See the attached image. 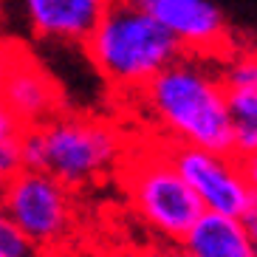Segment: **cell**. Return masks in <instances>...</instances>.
I'll return each instance as SVG.
<instances>
[{
    "label": "cell",
    "mask_w": 257,
    "mask_h": 257,
    "mask_svg": "<svg viewBox=\"0 0 257 257\" xmlns=\"http://www.w3.org/2000/svg\"><path fill=\"white\" fill-rule=\"evenodd\" d=\"M130 147L119 124L62 107L51 119L26 127L23 167L48 173L71 189H85L119 173Z\"/></svg>",
    "instance_id": "2"
},
{
    "label": "cell",
    "mask_w": 257,
    "mask_h": 257,
    "mask_svg": "<svg viewBox=\"0 0 257 257\" xmlns=\"http://www.w3.org/2000/svg\"><path fill=\"white\" fill-rule=\"evenodd\" d=\"M82 48L102 79L127 93H136L164 65L184 54L178 40L130 0L107 3Z\"/></svg>",
    "instance_id": "3"
},
{
    "label": "cell",
    "mask_w": 257,
    "mask_h": 257,
    "mask_svg": "<svg viewBox=\"0 0 257 257\" xmlns=\"http://www.w3.org/2000/svg\"><path fill=\"white\" fill-rule=\"evenodd\" d=\"M23 136L26 124L0 99V178L3 181L17 170H23Z\"/></svg>",
    "instance_id": "12"
},
{
    "label": "cell",
    "mask_w": 257,
    "mask_h": 257,
    "mask_svg": "<svg viewBox=\"0 0 257 257\" xmlns=\"http://www.w3.org/2000/svg\"><path fill=\"white\" fill-rule=\"evenodd\" d=\"M40 40L82 46L110 0H20Z\"/></svg>",
    "instance_id": "9"
},
{
    "label": "cell",
    "mask_w": 257,
    "mask_h": 257,
    "mask_svg": "<svg viewBox=\"0 0 257 257\" xmlns=\"http://www.w3.org/2000/svg\"><path fill=\"white\" fill-rule=\"evenodd\" d=\"M226 113L232 153L237 159L257 156V85H226Z\"/></svg>",
    "instance_id": "11"
},
{
    "label": "cell",
    "mask_w": 257,
    "mask_h": 257,
    "mask_svg": "<svg viewBox=\"0 0 257 257\" xmlns=\"http://www.w3.org/2000/svg\"><path fill=\"white\" fill-rule=\"evenodd\" d=\"M40 254L37 246L23 234V229L17 226L12 218H6L0 212V257H34Z\"/></svg>",
    "instance_id": "14"
},
{
    "label": "cell",
    "mask_w": 257,
    "mask_h": 257,
    "mask_svg": "<svg viewBox=\"0 0 257 257\" xmlns=\"http://www.w3.org/2000/svg\"><path fill=\"white\" fill-rule=\"evenodd\" d=\"M243 161V173H246V178H249L251 189H257V156H246Z\"/></svg>",
    "instance_id": "17"
},
{
    "label": "cell",
    "mask_w": 257,
    "mask_h": 257,
    "mask_svg": "<svg viewBox=\"0 0 257 257\" xmlns=\"http://www.w3.org/2000/svg\"><path fill=\"white\" fill-rule=\"evenodd\" d=\"M133 96L142 113L161 133L159 142L232 153L226 85L218 57L192 51L178 54Z\"/></svg>",
    "instance_id": "1"
},
{
    "label": "cell",
    "mask_w": 257,
    "mask_h": 257,
    "mask_svg": "<svg viewBox=\"0 0 257 257\" xmlns=\"http://www.w3.org/2000/svg\"><path fill=\"white\" fill-rule=\"evenodd\" d=\"M0 99L6 102V107L23 121L26 127L40 124V121L51 119L54 113L62 110L60 85L51 79V74L37 57H31V51L23 43H20L15 60L6 71Z\"/></svg>",
    "instance_id": "8"
},
{
    "label": "cell",
    "mask_w": 257,
    "mask_h": 257,
    "mask_svg": "<svg viewBox=\"0 0 257 257\" xmlns=\"http://www.w3.org/2000/svg\"><path fill=\"white\" fill-rule=\"evenodd\" d=\"M116 175L136 215L164 240L178 243L204 209L192 187L175 170L164 142H156L147 150L130 147Z\"/></svg>",
    "instance_id": "4"
},
{
    "label": "cell",
    "mask_w": 257,
    "mask_h": 257,
    "mask_svg": "<svg viewBox=\"0 0 257 257\" xmlns=\"http://www.w3.org/2000/svg\"><path fill=\"white\" fill-rule=\"evenodd\" d=\"M237 220H240L243 232H246V240H249V246H251V254L257 257V189L249 192L246 204L240 206V212H237Z\"/></svg>",
    "instance_id": "15"
},
{
    "label": "cell",
    "mask_w": 257,
    "mask_h": 257,
    "mask_svg": "<svg viewBox=\"0 0 257 257\" xmlns=\"http://www.w3.org/2000/svg\"><path fill=\"white\" fill-rule=\"evenodd\" d=\"M0 212L23 229L40 254L65 249L76 229L74 189L29 167L6 178Z\"/></svg>",
    "instance_id": "5"
},
{
    "label": "cell",
    "mask_w": 257,
    "mask_h": 257,
    "mask_svg": "<svg viewBox=\"0 0 257 257\" xmlns=\"http://www.w3.org/2000/svg\"><path fill=\"white\" fill-rule=\"evenodd\" d=\"M175 170L192 187L204 209L237 215L251 192L243 161L234 153H215L192 144H167Z\"/></svg>",
    "instance_id": "6"
},
{
    "label": "cell",
    "mask_w": 257,
    "mask_h": 257,
    "mask_svg": "<svg viewBox=\"0 0 257 257\" xmlns=\"http://www.w3.org/2000/svg\"><path fill=\"white\" fill-rule=\"evenodd\" d=\"M3 187H6V181L0 178V204H3Z\"/></svg>",
    "instance_id": "18"
},
{
    "label": "cell",
    "mask_w": 257,
    "mask_h": 257,
    "mask_svg": "<svg viewBox=\"0 0 257 257\" xmlns=\"http://www.w3.org/2000/svg\"><path fill=\"white\" fill-rule=\"evenodd\" d=\"M223 85H257V51H234L229 48L218 57Z\"/></svg>",
    "instance_id": "13"
},
{
    "label": "cell",
    "mask_w": 257,
    "mask_h": 257,
    "mask_svg": "<svg viewBox=\"0 0 257 257\" xmlns=\"http://www.w3.org/2000/svg\"><path fill=\"white\" fill-rule=\"evenodd\" d=\"M178 249L189 257H254L237 215L218 209H201L181 234Z\"/></svg>",
    "instance_id": "10"
},
{
    "label": "cell",
    "mask_w": 257,
    "mask_h": 257,
    "mask_svg": "<svg viewBox=\"0 0 257 257\" xmlns=\"http://www.w3.org/2000/svg\"><path fill=\"white\" fill-rule=\"evenodd\" d=\"M17 48H20V43H17V40H0V88H3L6 71H9V65H12V60H15Z\"/></svg>",
    "instance_id": "16"
},
{
    "label": "cell",
    "mask_w": 257,
    "mask_h": 257,
    "mask_svg": "<svg viewBox=\"0 0 257 257\" xmlns=\"http://www.w3.org/2000/svg\"><path fill=\"white\" fill-rule=\"evenodd\" d=\"M159 20L184 51L223 57L232 48L226 17L212 0H130Z\"/></svg>",
    "instance_id": "7"
}]
</instances>
